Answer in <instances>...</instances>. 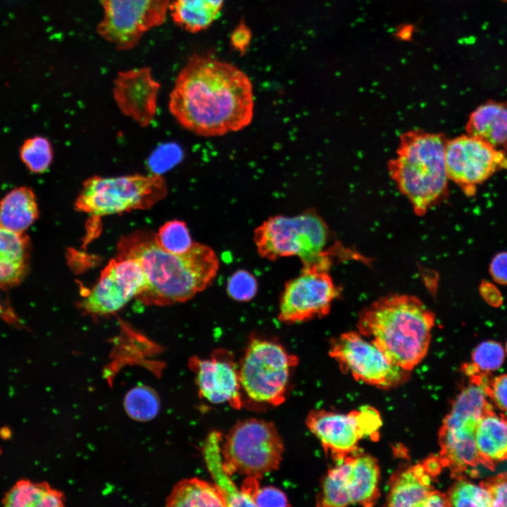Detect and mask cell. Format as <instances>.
<instances>
[{"mask_svg": "<svg viewBox=\"0 0 507 507\" xmlns=\"http://www.w3.org/2000/svg\"><path fill=\"white\" fill-rule=\"evenodd\" d=\"M104 17L96 31L118 50L135 46L144 33L164 23L169 0H101Z\"/></svg>", "mask_w": 507, "mask_h": 507, "instance_id": "8fae6325", "label": "cell"}, {"mask_svg": "<svg viewBox=\"0 0 507 507\" xmlns=\"http://www.w3.org/2000/svg\"><path fill=\"white\" fill-rule=\"evenodd\" d=\"M444 134L420 129L399 137L396 155L387 163L389 177L418 216H423L449 194Z\"/></svg>", "mask_w": 507, "mask_h": 507, "instance_id": "277c9868", "label": "cell"}, {"mask_svg": "<svg viewBox=\"0 0 507 507\" xmlns=\"http://www.w3.org/2000/svg\"><path fill=\"white\" fill-rule=\"evenodd\" d=\"M329 234L321 216L308 209L293 216H270L254 230V240L258 254L265 259L298 256L303 265L329 269L332 251L325 249Z\"/></svg>", "mask_w": 507, "mask_h": 507, "instance_id": "5b68a950", "label": "cell"}, {"mask_svg": "<svg viewBox=\"0 0 507 507\" xmlns=\"http://www.w3.org/2000/svg\"><path fill=\"white\" fill-rule=\"evenodd\" d=\"M423 507H446L450 506L447 494L432 489L426 498Z\"/></svg>", "mask_w": 507, "mask_h": 507, "instance_id": "ab89813d", "label": "cell"}, {"mask_svg": "<svg viewBox=\"0 0 507 507\" xmlns=\"http://www.w3.org/2000/svg\"><path fill=\"white\" fill-rule=\"evenodd\" d=\"M251 40V32L244 25H239L232 32L231 42L232 46L240 51L246 50Z\"/></svg>", "mask_w": 507, "mask_h": 507, "instance_id": "f35d334b", "label": "cell"}, {"mask_svg": "<svg viewBox=\"0 0 507 507\" xmlns=\"http://www.w3.org/2000/svg\"><path fill=\"white\" fill-rule=\"evenodd\" d=\"M456 480L446 494L450 506H492L490 495L482 484H476L464 477Z\"/></svg>", "mask_w": 507, "mask_h": 507, "instance_id": "4dcf8cb0", "label": "cell"}, {"mask_svg": "<svg viewBox=\"0 0 507 507\" xmlns=\"http://www.w3.org/2000/svg\"><path fill=\"white\" fill-rule=\"evenodd\" d=\"M506 353H507V342H506Z\"/></svg>", "mask_w": 507, "mask_h": 507, "instance_id": "b9f144b4", "label": "cell"}, {"mask_svg": "<svg viewBox=\"0 0 507 507\" xmlns=\"http://www.w3.org/2000/svg\"><path fill=\"white\" fill-rule=\"evenodd\" d=\"M189 366L196 374L200 395L213 403H229L236 409L242 406L239 367L232 353L217 349L208 358L192 357Z\"/></svg>", "mask_w": 507, "mask_h": 507, "instance_id": "2e32d148", "label": "cell"}, {"mask_svg": "<svg viewBox=\"0 0 507 507\" xmlns=\"http://www.w3.org/2000/svg\"><path fill=\"white\" fill-rule=\"evenodd\" d=\"M297 363L298 358L275 340L253 336L239 366L241 388L255 401L278 406Z\"/></svg>", "mask_w": 507, "mask_h": 507, "instance_id": "ba28073f", "label": "cell"}, {"mask_svg": "<svg viewBox=\"0 0 507 507\" xmlns=\"http://www.w3.org/2000/svg\"><path fill=\"white\" fill-rule=\"evenodd\" d=\"M431 475L423 464L395 473L390 480L387 504L394 507H423L433 489Z\"/></svg>", "mask_w": 507, "mask_h": 507, "instance_id": "44dd1931", "label": "cell"}, {"mask_svg": "<svg viewBox=\"0 0 507 507\" xmlns=\"http://www.w3.org/2000/svg\"><path fill=\"white\" fill-rule=\"evenodd\" d=\"M225 0H173L169 11L173 21L190 32L208 28L218 18Z\"/></svg>", "mask_w": 507, "mask_h": 507, "instance_id": "cb8c5ba5", "label": "cell"}, {"mask_svg": "<svg viewBox=\"0 0 507 507\" xmlns=\"http://www.w3.org/2000/svg\"><path fill=\"white\" fill-rule=\"evenodd\" d=\"M155 239L163 249L175 254L186 253L194 243L186 223L179 220L163 225L155 234Z\"/></svg>", "mask_w": 507, "mask_h": 507, "instance_id": "1f68e13d", "label": "cell"}, {"mask_svg": "<svg viewBox=\"0 0 507 507\" xmlns=\"http://www.w3.org/2000/svg\"><path fill=\"white\" fill-rule=\"evenodd\" d=\"M422 464L432 477L438 475L444 468L439 456L430 457Z\"/></svg>", "mask_w": 507, "mask_h": 507, "instance_id": "60d3db41", "label": "cell"}, {"mask_svg": "<svg viewBox=\"0 0 507 507\" xmlns=\"http://www.w3.org/2000/svg\"><path fill=\"white\" fill-rule=\"evenodd\" d=\"M475 444L481 464L494 469L507 460V417L493 409L480 419L475 432Z\"/></svg>", "mask_w": 507, "mask_h": 507, "instance_id": "d6986e66", "label": "cell"}, {"mask_svg": "<svg viewBox=\"0 0 507 507\" xmlns=\"http://www.w3.org/2000/svg\"><path fill=\"white\" fill-rule=\"evenodd\" d=\"M467 134L496 149L507 151V103L487 101L470 115Z\"/></svg>", "mask_w": 507, "mask_h": 507, "instance_id": "ac0fdd59", "label": "cell"}, {"mask_svg": "<svg viewBox=\"0 0 507 507\" xmlns=\"http://www.w3.org/2000/svg\"><path fill=\"white\" fill-rule=\"evenodd\" d=\"M489 271L496 282L507 284V252L495 256L491 262Z\"/></svg>", "mask_w": 507, "mask_h": 507, "instance_id": "74e56055", "label": "cell"}, {"mask_svg": "<svg viewBox=\"0 0 507 507\" xmlns=\"http://www.w3.org/2000/svg\"><path fill=\"white\" fill-rule=\"evenodd\" d=\"M33 191L27 187L15 188L0 204V227L23 233L38 218Z\"/></svg>", "mask_w": 507, "mask_h": 507, "instance_id": "603a6c76", "label": "cell"}, {"mask_svg": "<svg viewBox=\"0 0 507 507\" xmlns=\"http://www.w3.org/2000/svg\"><path fill=\"white\" fill-rule=\"evenodd\" d=\"M28 237L0 227V287L17 284L28 264Z\"/></svg>", "mask_w": 507, "mask_h": 507, "instance_id": "7402d4cb", "label": "cell"}, {"mask_svg": "<svg viewBox=\"0 0 507 507\" xmlns=\"http://www.w3.org/2000/svg\"><path fill=\"white\" fill-rule=\"evenodd\" d=\"M220 435L210 434L204 447V456L215 484L224 496L227 506H254L253 501L234 484L223 465Z\"/></svg>", "mask_w": 507, "mask_h": 507, "instance_id": "484cf974", "label": "cell"}, {"mask_svg": "<svg viewBox=\"0 0 507 507\" xmlns=\"http://www.w3.org/2000/svg\"><path fill=\"white\" fill-rule=\"evenodd\" d=\"M146 287V276L138 261L130 258L113 259L81 301L80 307L95 315L111 314L137 298Z\"/></svg>", "mask_w": 507, "mask_h": 507, "instance_id": "9a60e30c", "label": "cell"}, {"mask_svg": "<svg viewBox=\"0 0 507 507\" xmlns=\"http://www.w3.org/2000/svg\"><path fill=\"white\" fill-rule=\"evenodd\" d=\"M380 468L377 460L367 454L350 455L346 485L351 504L373 506L380 496Z\"/></svg>", "mask_w": 507, "mask_h": 507, "instance_id": "ffe728a7", "label": "cell"}, {"mask_svg": "<svg viewBox=\"0 0 507 507\" xmlns=\"http://www.w3.org/2000/svg\"><path fill=\"white\" fill-rule=\"evenodd\" d=\"M339 294L327 269L303 265L301 274L284 286L280 300L278 320L293 324L325 316Z\"/></svg>", "mask_w": 507, "mask_h": 507, "instance_id": "4fadbf2b", "label": "cell"}, {"mask_svg": "<svg viewBox=\"0 0 507 507\" xmlns=\"http://www.w3.org/2000/svg\"><path fill=\"white\" fill-rule=\"evenodd\" d=\"M123 404L128 416L138 422L153 420L158 415L161 408L157 393L143 385L130 389L125 396Z\"/></svg>", "mask_w": 507, "mask_h": 507, "instance_id": "f1b7e54d", "label": "cell"}, {"mask_svg": "<svg viewBox=\"0 0 507 507\" xmlns=\"http://www.w3.org/2000/svg\"><path fill=\"white\" fill-rule=\"evenodd\" d=\"M113 99L120 111L141 127L149 126L157 111L160 84L149 68L118 73L113 81Z\"/></svg>", "mask_w": 507, "mask_h": 507, "instance_id": "e0dca14e", "label": "cell"}, {"mask_svg": "<svg viewBox=\"0 0 507 507\" xmlns=\"http://www.w3.org/2000/svg\"><path fill=\"white\" fill-rule=\"evenodd\" d=\"M168 108L183 128L196 135L211 137L238 132L254 118L252 83L232 63L195 55L177 76Z\"/></svg>", "mask_w": 507, "mask_h": 507, "instance_id": "6da1fadb", "label": "cell"}, {"mask_svg": "<svg viewBox=\"0 0 507 507\" xmlns=\"http://www.w3.org/2000/svg\"><path fill=\"white\" fill-rule=\"evenodd\" d=\"M20 158L32 172L44 173L53 159L51 145L47 139L42 137L28 139L20 149Z\"/></svg>", "mask_w": 507, "mask_h": 507, "instance_id": "d6a6232c", "label": "cell"}, {"mask_svg": "<svg viewBox=\"0 0 507 507\" xmlns=\"http://www.w3.org/2000/svg\"><path fill=\"white\" fill-rule=\"evenodd\" d=\"M329 353L344 372L378 388L396 387L408 377V371L393 364L372 340L358 332L332 339Z\"/></svg>", "mask_w": 507, "mask_h": 507, "instance_id": "30bf717a", "label": "cell"}, {"mask_svg": "<svg viewBox=\"0 0 507 507\" xmlns=\"http://www.w3.org/2000/svg\"><path fill=\"white\" fill-rule=\"evenodd\" d=\"M350 455L338 460L323 480L318 502L325 507H344L351 505L346 485Z\"/></svg>", "mask_w": 507, "mask_h": 507, "instance_id": "83f0119b", "label": "cell"}, {"mask_svg": "<svg viewBox=\"0 0 507 507\" xmlns=\"http://www.w3.org/2000/svg\"><path fill=\"white\" fill-rule=\"evenodd\" d=\"M258 282L255 277L245 270L235 271L228 279L226 291L229 296L238 301H249L256 294Z\"/></svg>", "mask_w": 507, "mask_h": 507, "instance_id": "836d02e7", "label": "cell"}, {"mask_svg": "<svg viewBox=\"0 0 507 507\" xmlns=\"http://www.w3.org/2000/svg\"><path fill=\"white\" fill-rule=\"evenodd\" d=\"M487 393L498 408L507 411V374L490 379Z\"/></svg>", "mask_w": 507, "mask_h": 507, "instance_id": "8d00e7d4", "label": "cell"}, {"mask_svg": "<svg viewBox=\"0 0 507 507\" xmlns=\"http://www.w3.org/2000/svg\"><path fill=\"white\" fill-rule=\"evenodd\" d=\"M284 445L273 423L249 418L236 423L221 446L226 472L261 478L281 463Z\"/></svg>", "mask_w": 507, "mask_h": 507, "instance_id": "52a82bcc", "label": "cell"}, {"mask_svg": "<svg viewBox=\"0 0 507 507\" xmlns=\"http://www.w3.org/2000/svg\"><path fill=\"white\" fill-rule=\"evenodd\" d=\"M62 494L44 483L18 481L6 494L4 505L12 507H56L63 506Z\"/></svg>", "mask_w": 507, "mask_h": 507, "instance_id": "4316f807", "label": "cell"}, {"mask_svg": "<svg viewBox=\"0 0 507 507\" xmlns=\"http://www.w3.org/2000/svg\"><path fill=\"white\" fill-rule=\"evenodd\" d=\"M306 423L325 451L337 461L356 452L360 439L377 437L382 425L379 413L368 406L347 414L315 410L309 413Z\"/></svg>", "mask_w": 507, "mask_h": 507, "instance_id": "7c38bea8", "label": "cell"}, {"mask_svg": "<svg viewBox=\"0 0 507 507\" xmlns=\"http://www.w3.org/2000/svg\"><path fill=\"white\" fill-rule=\"evenodd\" d=\"M169 506H227L222 492L215 484L191 478L177 484L167 500Z\"/></svg>", "mask_w": 507, "mask_h": 507, "instance_id": "d4e9b609", "label": "cell"}, {"mask_svg": "<svg viewBox=\"0 0 507 507\" xmlns=\"http://www.w3.org/2000/svg\"><path fill=\"white\" fill-rule=\"evenodd\" d=\"M445 158L449 180L467 196L496 172L507 169L505 151L468 134L447 139Z\"/></svg>", "mask_w": 507, "mask_h": 507, "instance_id": "5bb4252c", "label": "cell"}, {"mask_svg": "<svg viewBox=\"0 0 507 507\" xmlns=\"http://www.w3.org/2000/svg\"><path fill=\"white\" fill-rule=\"evenodd\" d=\"M434 323V313L418 298L396 294L362 310L357 327L389 361L410 372L427 355Z\"/></svg>", "mask_w": 507, "mask_h": 507, "instance_id": "3957f363", "label": "cell"}, {"mask_svg": "<svg viewBox=\"0 0 507 507\" xmlns=\"http://www.w3.org/2000/svg\"><path fill=\"white\" fill-rule=\"evenodd\" d=\"M482 484L490 495L492 506H507V472L489 478Z\"/></svg>", "mask_w": 507, "mask_h": 507, "instance_id": "d590c367", "label": "cell"}, {"mask_svg": "<svg viewBox=\"0 0 507 507\" xmlns=\"http://www.w3.org/2000/svg\"><path fill=\"white\" fill-rule=\"evenodd\" d=\"M253 501L255 506H289L285 494L278 488L272 486L265 487L258 486L254 493Z\"/></svg>", "mask_w": 507, "mask_h": 507, "instance_id": "e575fe53", "label": "cell"}, {"mask_svg": "<svg viewBox=\"0 0 507 507\" xmlns=\"http://www.w3.org/2000/svg\"><path fill=\"white\" fill-rule=\"evenodd\" d=\"M167 194L166 182L160 174L94 175L83 182L74 206L96 218L149 209Z\"/></svg>", "mask_w": 507, "mask_h": 507, "instance_id": "8992f818", "label": "cell"}, {"mask_svg": "<svg viewBox=\"0 0 507 507\" xmlns=\"http://www.w3.org/2000/svg\"><path fill=\"white\" fill-rule=\"evenodd\" d=\"M469 378L470 382L454 399L439 432V453L456 461L477 457L475 429L481 417L492 409L487 393L489 376Z\"/></svg>", "mask_w": 507, "mask_h": 507, "instance_id": "9c48e42d", "label": "cell"}, {"mask_svg": "<svg viewBox=\"0 0 507 507\" xmlns=\"http://www.w3.org/2000/svg\"><path fill=\"white\" fill-rule=\"evenodd\" d=\"M504 357V350L499 343L492 340L485 341L475 349L472 362L464 365L463 370L468 377L482 373L489 374L502 365Z\"/></svg>", "mask_w": 507, "mask_h": 507, "instance_id": "f546056e", "label": "cell"}, {"mask_svg": "<svg viewBox=\"0 0 507 507\" xmlns=\"http://www.w3.org/2000/svg\"><path fill=\"white\" fill-rule=\"evenodd\" d=\"M0 311H1V306H0Z\"/></svg>", "mask_w": 507, "mask_h": 507, "instance_id": "7bdbcfd3", "label": "cell"}, {"mask_svg": "<svg viewBox=\"0 0 507 507\" xmlns=\"http://www.w3.org/2000/svg\"><path fill=\"white\" fill-rule=\"evenodd\" d=\"M118 258L136 259L141 264L146 287L138 299L145 305L165 306L187 301L207 288L219 267L214 251L194 242L182 254L163 249L155 234L136 231L118 244Z\"/></svg>", "mask_w": 507, "mask_h": 507, "instance_id": "7a4b0ae2", "label": "cell"}]
</instances>
